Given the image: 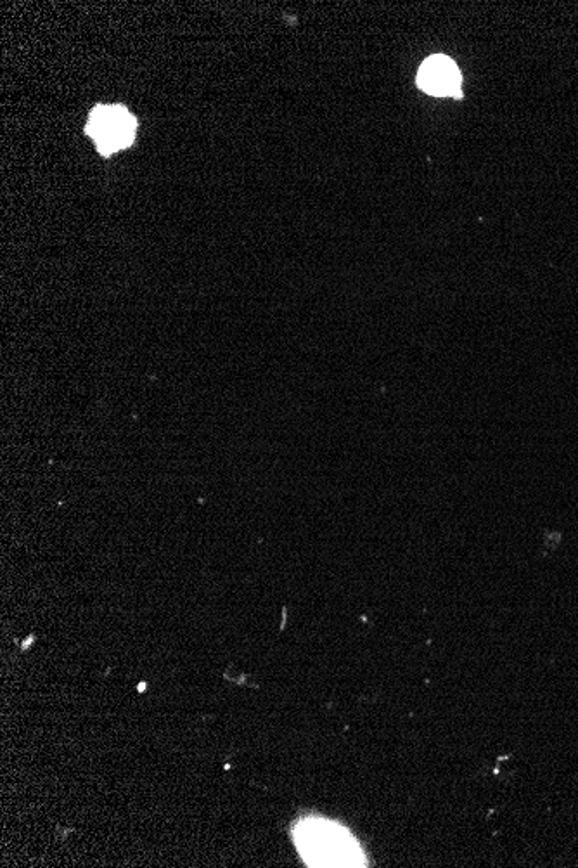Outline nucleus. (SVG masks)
<instances>
[{"label": "nucleus", "mask_w": 578, "mask_h": 868, "mask_svg": "<svg viewBox=\"0 0 578 868\" xmlns=\"http://www.w3.org/2000/svg\"><path fill=\"white\" fill-rule=\"evenodd\" d=\"M137 122L123 106H97L90 113L85 132L96 141L99 153L104 156L127 148L135 137Z\"/></svg>", "instance_id": "f257e3e1"}, {"label": "nucleus", "mask_w": 578, "mask_h": 868, "mask_svg": "<svg viewBox=\"0 0 578 868\" xmlns=\"http://www.w3.org/2000/svg\"><path fill=\"white\" fill-rule=\"evenodd\" d=\"M418 85L431 96L461 98V73L456 63L445 56H431L424 61L419 70Z\"/></svg>", "instance_id": "7ed1b4c3"}, {"label": "nucleus", "mask_w": 578, "mask_h": 868, "mask_svg": "<svg viewBox=\"0 0 578 868\" xmlns=\"http://www.w3.org/2000/svg\"><path fill=\"white\" fill-rule=\"evenodd\" d=\"M298 846L315 867H355L357 863V853L348 848L343 830L329 825L303 830V844Z\"/></svg>", "instance_id": "f03ea898"}]
</instances>
